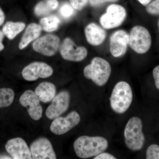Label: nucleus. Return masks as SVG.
<instances>
[{"label": "nucleus", "instance_id": "1", "mask_svg": "<svg viewBox=\"0 0 159 159\" xmlns=\"http://www.w3.org/2000/svg\"><path fill=\"white\" fill-rule=\"evenodd\" d=\"M108 147L107 140L100 136H82L77 138L74 143L75 153L82 159L95 157L103 152Z\"/></svg>", "mask_w": 159, "mask_h": 159}, {"label": "nucleus", "instance_id": "2", "mask_svg": "<svg viewBox=\"0 0 159 159\" xmlns=\"http://www.w3.org/2000/svg\"><path fill=\"white\" fill-rule=\"evenodd\" d=\"M133 99L132 90L125 81L117 83L114 86L110 102L111 108L117 114L124 113L130 107Z\"/></svg>", "mask_w": 159, "mask_h": 159}, {"label": "nucleus", "instance_id": "3", "mask_svg": "<svg viewBox=\"0 0 159 159\" xmlns=\"http://www.w3.org/2000/svg\"><path fill=\"white\" fill-rule=\"evenodd\" d=\"M111 73L109 63L100 57H95L91 63L84 69V75L87 79L91 80L97 86H103L106 84Z\"/></svg>", "mask_w": 159, "mask_h": 159}, {"label": "nucleus", "instance_id": "4", "mask_svg": "<svg viewBox=\"0 0 159 159\" xmlns=\"http://www.w3.org/2000/svg\"><path fill=\"white\" fill-rule=\"evenodd\" d=\"M142 119L133 117L129 120L124 131V139L127 148L133 151H138L143 148L145 137L142 130Z\"/></svg>", "mask_w": 159, "mask_h": 159}, {"label": "nucleus", "instance_id": "5", "mask_svg": "<svg viewBox=\"0 0 159 159\" xmlns=\"http://www.w3.org/2000/svg\"><path fill=\"white\" fill-rule=\"evenodd\" d=\"M129 44L133 50L139 54L146 53L152 45L151 36L145 27L136 26L133 27L129 34Z\"/></svg>", "mask_w": 159, "mask_h": 159}, {"label": "nucleus", "instance_id": "6", "mask_svg": "<svg viewBox=\"0 0 159 159\" xmlns=\"http://www.w3.org/2000/svg\"><path fill=\"white\" fill-rule=\"evenodd\" d=\"M126 16V11L122 6L113 4L109 6L105 13L99 19L101 26L106 29L117 28L124 21Z\"/></svg>", "mask_w": 159, "mask_h": 159}, {"label": "nucleus", "instance_id": "7", "mask_svg": "<svg viewBox=\"0 0 159 159\" xmlns=\"http://www.w3.org/2000/svg\"><path fill=\"white\" fill-rule=\"evenodd\" d=\"M60 39L57 35L48 34L39 38L33 43L32 48L35 52L51 57L57 53L59 48Z\"/></svg>", "mask_w": 159, "mask_h": 159}, {"label": "nucleus", "instance_id": "8", "mask_svg": "<svg viewBox=\"0 0 159 159\" xmlns=\"http://www.w3.org/2000/svg\"><path fill=\"white\" fill-rule=\"evenodd\" d=\"M80 121L79 114L73 111L65 117H58L54 119L50 126V130L54 134H64L78 125Z\"/></svg>", "mask_w": 159, "mask_h": 159}, {"label": "nucleus", "instance_id": "9", "mask_svg": "<svg viewBox=\"0 0 159 159\" xmlns=\"http://www.w3.org/2000/svg\"><path fill=\"white\" fill-rule=\"evenodd\" d=\"M60 53L61 57L66 60L79 62L85 59L88 51L84 47L77 46L73 40L66 38L61 46Z\"/></svg>", "mask_w": 159, "mask_h": 159}, {"label": "nucleus", "instance_id": "10", "mask_svg": "<svg viewBox=\"0 0 159 159\" xmlns=\"http://www.w3.org/2000/svg\"><path fill=\"white\" fill-rule=\"evenodd\" d=\"M20 103L27 108L30 117L34 120H39L43 116L42 107L35 92L28 90L24 92L20 98Z\"/></svg>", "mask_w": 159, "mask_h": 159}, {"label": "nucleus", "instance_id": "11", "mask_svg": "<svg viewBox=\"0 0 159 159\" xmlns=\"http://www.w3.org/2000/svg\"><path fill=\"white\" fill-rule=\"evenodd\" d=\"M70 95L68 91H62L57 94L46 111V115L50 119H54L65 112L68 109Z\"/></svg>", "mask_w": 159, "mask_h": 159}, {"label": "nucleus", "instance_id": "12", "mask_svg": "<svg viewBox=\"0 0 159 159\" xmlns=\"http://www.w3.org/2000/svg\"><path fill=\"white\" fill-rule=\"evenodd\" d=\"M53 69L45 62L35 61L31 63L23 69V78L27 81H34L39 78H47L53 74Z\"/></svg>", "mask_w": 159, "mask_h": 159}, {"label": "nucleus", "instance_id": "13", "mask_svg": "<svg viewBox=\"0 0 159 159\" xmlns=\"http://www.w3.org/2000/svg\"><path fill=\"white\" fill-rule=\"evenodd\" d=\"M31 157L33 159L57 158L51 142L45 138H40L31 143L30 146Z\"/></svg>", "mask_w": 159, "mask_h": 159}, {"label": "nucleus", "instance_id": "14", "mask_svg": "<svg viewBox=\"0 0 159 159\" xmlns=\"http://www.w3.org/2000/svg\"><path fill=\"white\" fill-rule=\"evenodd\" d=\"M5 148L12 159H32L30 148L25 141L21 138L10 139L6 143Z\"/></svg>", "mask_w": 159, "mask_h": 159}, {"label": "nucleus", "instance_id": "15", "mask_svg": "<svg viewBox=\"0 0 159 159\" xmlns=\"http://www.w3.org/2000/svg\"><path fill=\"white\" fill-rule=\"evenodd\" d=\"M129 44V34L123 30L115 31L110 39V50L112 55L115 57H121L127 50Z\"/></svg>", "mask_w": 159, "mask_h": 159}, {"label": "nucleus", "instance_id": "16", "mask_svg": "<svg viewBox=\"0 0 159 159\" xmlns=\"http://www.w3.org/2000/svg\"><path fill=\"white\" fill-rule=\"evenodd\" d=\"M85 35L88 42L93 46L101 44L106 38V32L95 23H92L86 26Z\"/></svg>", "mask_w": 159, "mask_h": 159}, {"label": "nucleus", "instance_id": "17", "mask_svg": "<svg viewBox=\"0 0 159 159\" xmlns=\"http://www.w3.org/2000/svg\"><path fill=\"white\" fill-rule=\"evenodd\" d=\"M42 30L41 26L35 23H31L27 27L20 41L19 48L23 50L31 42L37 39L40 35Z\"/></svg>", "mask_w": 159, "mask_h": 159}, {"label": "nucleus", "instance_id": "18", "mask_svg": "<svg viewBox=\"0 0 159 159\" xmlns=\"http://www.w3.org/2000/svg\"><path fill=\"white\" fill-rule=\"evenodd\" d=\"M34 92L40 101L47 103L52 101L56 96V87L52 83L43 82L38 86Z\"/></svg>", "mask_w": 159, "mask_h": 159}, {"label": "nucleus", "instance_id": "19", "mask_svg": "<svg viewBox=\"0 0 159 159\" xmlns=\"http://www.w3.org/2000/svg\"><path fill=\"white\" fill-rule=\"evenodd\" d=\"M58 6L57 0H43L35 6L34 13L38 16L47 15L57 9Z\"/></svg>", "mask_w": 159, "mask_h": 159}, {"label": "nucleus", "instance_id": "20", "mask_svg": "<svg viewBox=\"0 0 159 159\" xmlns=\"http://www.w3.org/2000/svg\"><path fill=\"white\" fill-rule=\"evenodd\" d=\"M25 27V24L23 22H8L3 26L2 31L4 35L9 39H14L17 34L22 31Z\"/></svg>", "mask_w": 159, "mask_h": 159}, {"label": "nucleus", "instance_id": "21", "mask_svg": "<svg viewBox=\"0 0 159 159\" xmlns=\"http://www.w3.org/2000/svg\"><path fill=\"white\" fill-rule=\"evenodd\" d=\"M60 20L55 15H51L43 18L40 24L43 30L48 32L56 31L59 27Z\"/></svg>", "mask_w": 159, "mask_h": 159}, {"label": "nucleus", "instance_id": "22", "mask_svg": "<svg viewBox=\"0 0 159 159\" xmlns=\"http://www.w3.org/2000/svg\"><path fill=\"white\" fill-rule=\"evenodd\" d=\"M15 93L9 88H0V108L8 107L14 100Z\"/></svg>", "mask_w": 159, "mask_h": 159}, {"label": "nucleus", "instance_id": "23", "mask_svg": "<svg viewBox=\"0 0 159 159\" xmlns=\"http://www.w3.org/2000/svg\"><path fill=\"white\" fill-rule=\"evenodd\" d=\"M147 159H159V145L152 144L147 148L146 152Z\"/></svg>", "mask_w": 159, "mask_h": 159}, {"label": "nucleus", "instance_id": "24", "mask_svg": "<svg viewBox=\"0 0 159 159\" xmlns=\"http://www.w3.org/2000/svg\"><path fill=\"white\" fill-rule=\"evenodd\" d=\"M74 8L68 3L63 4L59 10L60 14L64 18L68 19L74 14Z\"/></svg>", "mask_w": 159, "mask_h": 159}, {"label": "nucleus", "instance_id": "25", "mask_svg": "<svg viewBox=\"0 0 159 159\" xmlns=\"http://www.w3.org/2000/svg\"><path fill=\"white\" fill-rule=\"evenodd\" d=\"M146 11L149 14L158 15H159V0H154L153 2L146 6Z\"/></svg>", "mask_w": 159, "mask_h": 159}, {"label": "nucleus", "instance_id": "26", "mask_svg": "<svg viewBox=\"0 0 159 159\" xmlns=\"http://www.w3.org/2000/svg\"><path fill=\"white\" fill-rule=\"evenodd\" d=\"M70 2L74 9L81 10L86 6L88 0H70Z\"/></svg>", "mask_w": 159, "mask_h": 159}, {"label": "nucleus", "instance_id": "27", "mask_svg": "<svg viewBox=\"0 0 159 159\" xmlns=\"http://www.w3.org/2000/svg\"><path fill=\"white\" fill-rule=\"evenodd\" d=\"M152 74L156 87L159 90V65L157 66L154 68L152 71Z\"/></svg>", "mask_w": 159, "mask_h": 159}, {"label": "nucleus", "instance_id": "28", "mask_svg": "<svg viewBox=\"0 0 159 159\" xmlns=\"http://www.w3.org/2000/svg\"><path fill=\"white\" fill-rule=\"evenodd\" d=\"M119 0H89L91 6H99L106 2H115Z\"/></svg>", "mask_w": 159, "mask_h": 159}, {"label": "nucleus", "instance_id": "29", "mask_svg": "<svg viewBox=\"0 0 159 159\" xmlns=\"http://www.w3.org/2000/svg\"><path fill=\"white\" fill-rule=\"evenodd\" d=\"M94 159H116V158L113 155L107 152H101L98 155L96 156Z\"/></svg>", "mask_w": 159, "mask_h": 159}, {"label": "nucleus", "instance_id": "30", "mask_svg": "<svg viewBox=\"0 0 159 159\" xmlns=\"http://www.w3.org/2000/svg\"><path fill=\"white\" fill-rule=\"evenodd\" d=\"M4 35L2 31H0V51H2L4 49V46L2 44V41L4 39Z\"/></svg>", "mask_w": 159, "mask_h": 159}, {"label": "nucleus", "instance_id": "31", "mask_svg": "<svg viewBox=\"0 0 159 159\" xmlns=\"http://www.w3.org/2000/svg\"><path fill=\"white\" fill-rule=\"evenodd\" d=\"M5 14L2 9L0 8V26L2 25L5 21Z\"/></svg>", "mask_w": 159, "mask_h": 159}, {"label": "nucleus", "instance_id": "32", "mask_svg": "<svg viewBox=\"0 0 159 159\" xmlns=\"http://www.w3.org/2000/svg\"><path fill=\"white\" fill-rule=\"evenodd\" d=\"M143 6H147L150 3L151 0H138Z\"/></svg>", "mask_w": 159, "mask_h": 159}, {"label": "nucleus", "instance_id": "33", "mask_svg": "<svg viewBox=\"0 0 159 159\" xmlns=\"http://www.w3.org/2000/svg\"><path fill=\"white\" fill-rule=\"evenodd\" d=\"M0 159H12L10 158V157L6 155H0Z\"/></svg>", "mask_w": 159, "mask_h": 159}, {"label": "nucleus", "instance_id": "34", "mask_svg": "<svg viewBox=\"0 0 159 159\" xmlns=\"http://www.w3.org/2000/svg\"><path fill=\"white\" fill-rule=\"evenodd\" d=\"M158 25L159 30V20H158Z\"/></svg>", "mask_w": 159, "mask_h": 159}]
</instances>
